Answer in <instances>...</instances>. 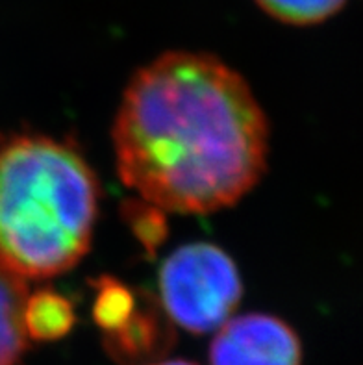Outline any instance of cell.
<instances>
[{
    "instance_id": "277c9868",
    "label": "cell",
    "mask_w": 363,
    "mask_h": 365,
    "mask_svg": "<svg viewBox=\"0 0 363 365\" xmlns=\"http://www.w3.org/2000/svg\"><path fill=\"white\" fill-rule=\"evenodd\" d=\"M212 365H302L299 336L275 315L232 317L217 330L210 347Z\"/></svg>"
},
{
    "instance_id": "52a82bcc",
    "label": "cell",
    "mask_w": 363,
    "mask_h": 365,
    "mask_svg": "<svg viewBox=\"0 0 363 365\" xmlns=\"http://www.w3.org/2000/svg\"><path fill=\"white\" fill-rule=\"evenodd\" d=\"M74 324V310L63 295L52 289L30 293L24 306V327L30 339L54 341L69 334Z\"/></svg>"
},
{
    "instance_id": "6da1fadb",
    "label": "cell",
    "mask_w": 363,
    "mask_h": 365,
    "mask_svg": "<svg viewBox=\"0 0 363 365\" xmlns=\"http://www.w3.org/2000/svg\"><path fill=\"white\" fill-rule=\"evenodd\" d=\"M119 178L163 212L212 213L262 180L269 125L237 71L167 52L133 74L113 123Z\"/></svg>"
},
{
    "instance_id": "3957f363",
    "label": "cell",
    "mask_w": 363,
    "mask_h": 365,
    "mask_svg": "<svg viewBox=\"0 0 363 365\" xmlns=\"http://www.w3.org/2000/svg\"><path fill=\"white\" fill-rule=\"evenodd\" d=\"M161 306L189 332L219 330L241 301V278L232 258L210 243L175 250L160 273Z\"/></svg>"
},
{
    "instance_id": "ba28073f",
    "label": "cell",
    "mask_w": 363,
    "mask_h": 365,
    "mask_svg": "<svg viewBox=\"0 0 363 365\" xmlns=\"http://www.w3.org/2000/svg\"><path fill=\"white\" fill-rule=\"evenodd\" d=\"M136 304H138V295L130 292L124 284L117 282L113 278H101L97 282V299L93 304V315L104 334L113 332L121 324L126 323Z\"/></svg>"
},
{
    "instance_id": "7a4b0ae2",
    "label": "cell",
    "mask_w": 363,
    "mask_h": 365,
    "mask_svg": "<svg viewBox=\"0 0 363 365\" xmlns=\"http://www.w3.org/2000/svg\"><path fill=\"white\" fill-rule=\"evenodd\" d=\"M98 182L78 150L46 135L0 145V258L24 278L67 273L86 256Z\"/></svg>"
},
{
    "instance_id": "8992f818",
    "label": "cell",
    "mask_w": 363,
    "mask_h": 365,
    "mask_svg": "<svg viewBox=\"0 0 363 365\" xmlns=\"http://www.w3.org/2000/svg\"><path fill=\"white\" fill-rule=\"evenodd\" d=\"M26 278L0 258V365H17L28 349L24 306Z\"/></svg>"
},
{
    "instance_id": "5b68a950",
    "label": "cell",
    "mask_w": 363,
    "mask_h": 365,
    "mask_svg": "<svg viewBox=\"0 0 363 365\" xmlns=\"http://www.w3.org/2000/svg\"><path fill=\"white\" fill-rule=\"evenodd\" d=\"M169 315L150 295H138L132 315L119 329L104 334V347L117 364L145 365L173 345Z\"/></svg>"
},
{
    "instance_id": "9c48e42d",
    "label": "cell",
    "mask_w": 363,
    "mask_h": 365,
    "mask_svg": "<svg viewBox=\"0 0 363 365\" xmlns=\"http://www.w3.org/2000/svg\"><path fill=\"white\" fill-rule=\"evenodd\" d=\"M271 17L287 24H315L332 17L345 0H256Z\"/></svg>"
},
{
    "instance_id": "30bf717a",
    "label": "cell",
    "mask_w": 363,
    "mask_h": 365,
    "mask_svg": "<svg viewBox=\"0 0 363 365\" xmlns=\"http://www.w3.org/2000/svg\"><path fill=\"white\" fill-rule=\"evenodd\" d=\"M124 221L136 240L147 250H156L167 237L165 212L147 200H128L123 208Z\"/></svg>"
},
{
    "instance_id": "8fae6325",
    "label": "cell",
    "mask_w": 363,
    "mask_h": 365,
    "mask_svg": "<svg viewBox=\"0 0 363 365\" xmlns=\"http://www.w3.org/2000/svg\"><path fill=\"white\" fill-rule=\"evenodd\" d=\"M152 365H195V364L185 360H169V361H156V364H152Z\"/></svg>"
}]
</instances>
